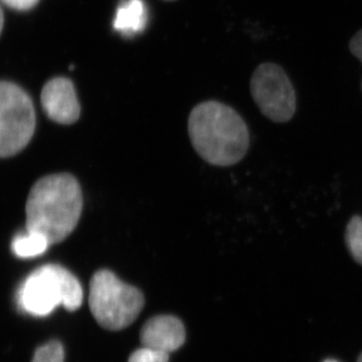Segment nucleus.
Instances as JSON below:
<instances>
[{"label":"nucleus","instance_id":"obj_1","mask_svg":"<svg viewBox=\"0 0 362 362\" xmlns=\"http://www.w3.org/2000/svg\"><path fill=\"white\" fill-rule=\"evenodd\" d=\"M82 211V188L75 176H45L33 185L26 201V232L59 244L77 228Z\"/></svg>","mask_w":362,"mask_h":362},{"label":"nucleus","instance_id":"obj_2","mask_svg":"<svg viewBox=\"0 0 362 362\" xmlns=\"http://www.w3.org/2000/svg\"><path fill=\"white\" fill-rule=\"evenodd\" d=\"M188 134L197 154L213 165H233L249 149L246 123L233 108L220 102H204L192 109Z\"/></svg>","mask_w":362,"mask_h":362},{"label":"nucleus","instance_id":"obj_3","mask_svg":"<svg viewBox=\"0 0 362 362\" xmlns=\"http://www.w3.org/2000/svg\"><path fill=\"white\" fill-rule=\"evenodd\" d=\"M83 288L75 275L59 265H45L33 272L18 293L21 310L35 317L49 315L58 306L76 311L82 306Z\"/></svg>","mask_w":362,"mask_h":362},{"label":"nucleus","instance_id":"obj_4","mask_svg":"<svg viewBox=\"0 0 362 362\" xmlns=\"http://www.w3.org/2000/svg\"><path fill=\"white\" fill-rule=\"evenodd\" d=\"M89 305L95 320L105 329L128 327L144 306V296L107 269L97 271L90 282Z\"/></svg>","mask_w":362,"mask_h":362},{"label":"nucleus","instance_id":"obj_5","mask_svg":"<svg viewBox=\"0 0 362 362\" xmlns=\"http://www.w3.org/2000/svg\"><path fill=\"white\" fill-rule=\"evenodd\" d=\"M35 112L30 96L11 82H0V158L20 153L32 140Z\"/></svg>","mask_w":362,"mask_h":362},{"label":"nucleus","instance_id":"obj_6","mask_svg":"<svg viewBox=\"0 0 362 362\" xmlns=\"http://www.w3.org/2000/svg\"><path fill=\"white\" fill-rule=\"evenodd\" d=\"M251 92L259 110L274 122H287L296 111V94L284 70L262 64L254 71Z\"/></svg>","mask_w":362,"mask_h":362},{"label":"nucleus","instance_id":"obj_7","mask_svg":"<svg viewBox=\"0 0 362 362\" xmlns=\"http://www.w3.org/2000/svg\"><path fill=\"white\" fill-rule=\"evenodd\" d=\"M40 102L45 113L54 122L71 125L80 118V103L70 78L57 77L47 81L42 88Z\"/></svg>","mask_w":362,"mask_h":362},{"label":"nucleus","instance_id":"obj_8","mask_svg":"<svg viewBox=\"0 0 362 362\" xmlns=\"http://www.w3.org/2000/svg\"><path fill=\"white\" fill-rule=\"evenodd\" d=\"M140 340L142 346L170 354L185 343V326L175 316H156L143 326Z\"/></svg>","mask_w":362,"mask_h":362},{"label":"nucleus","instance_id":"obj_9","mask_svg":"<svg viewBox=\"0 0 362 362\" xmlns=\"http://www.w3.org/2000/svg\"><path fill=\"white\" fill-rule=\"evenodd\" d=\"M147 9L143 0H124L116 11L114 30L126 37H132L145 30Z\"/></svg>","mask_w":362,"mask_h":362},{"label":"nucleus","instance_id":"obj_10","mask_svg":"<svg viewBox=\"0 0 362 362\" xmlns=\"http://www.w3.org/2000/svg\"><path fill=\"white\" fill-rule=\"evenodd\" d=\"M51 246L47 240L37 233H28L18 235L13 243L14 254L20 258L40 256Z\"/></svg>","mask_w":362,"mask_h":362},{"label":"nucleus","instance_id":"obj_11","mask_svg":"<svg viewBox=\"0 0 362 362\" xmlns=\"http://www.w3.org/2000/svg\"><path fill=\"white\" fill-rule=\"evenodd\" d=\"M346 244L352 257L362 265V218L354 216L346 230Z\"/></svg>","mask_w":362,"mask_h":362},{"label":"nucleus","instance_id":"obj_12","mask_svg":"<svg viewBox=\"0 0 362 362\" xmlns=\"http://www.w3.org/2000/svg\"><path fill=\"white\" fill-rule=\"evenodd\" d=\"M32 362H65V351L59 341H51L39 347Z\"/></svg>","mask_w":362,"mask_h":362},{"label":"nucleus","instance_id":"obj_13","mask_svg":"<svg viewBox=\"0 0 362 362\" xmlns=\"http://www.w3.org/2000/svg\"><path fill=\"white\" fill-rule=\"evenodd\" d=\"M169 354L143 346L133 352L128 362H168Z\"/></svg>","mask_w":362,"mask_h":362},{"label":"nucleus","instance_id":"obj_14","mask_svg":"<svg viewBox=\"0 0 362 362\" xmlns=\"http://www.w3.org/2000/svg\"><path fill=\"white\" fill-rule=\"evenodd\" d=\"M39 1L40 0H2L7 6L21 11H30L37 6Z\"/></svg>","mask_w":362,"mask_h":362},{"label":"nucleus","instance_id":"obj_15","mask_svg":"<svg viewBox=\"0 0 362 362\" xmlns=\"http://www.w3.org/2000/svg\"><path fill=\"white\" fill-rule=\"evenodd\" d=\"M349 49L351 54L362 63V30L350 40Z\"/></svg>","mask_w":362,"mask_h":362},{"label":"nucleus","instance_id":"obj_16","mask_svg":"<svg viewBox=\"0 0 362 362\" xmlns=\"http://www.w3.org/2000/svg\"><path fill=\"white\" fill-rule=\"evenodd\" d=\"M4 11H2L1 6H0V35H1L2 28H4Z\"/></svg>","mask_w":362,"mask_h":362},{"label":"nucleus","instance_id":"obj_17","mask_svg":"<svg viewBox=\"0 0 362 362\" xmlns=\"http://www.w3.org/2000/svg\"><path fill=\"white\" fill-rule=\"evenodd\" d=\"M323 362H339V361H335V359L328 358V359H325V361H324Z\"/></svg>","mask_w":362,"mask_h":362},{"label":"nucleus","instance_id":"obj_18","mask_svg":"<svg viewBox=\"0 0 362 362\" xmlns=\"http://www.w3.org/2000/svg\"><path fill=\"white\" fill-rule=\"evenodd\" d=\"M357 362H362V352L361 356H358V358H357Z\"/></svg>","mask_w":362,"mask_h":362},{"label":"nucleus","instance_id":"obj_19","mask_svg":"<svg viewBox=\"0 0 362 362\" xmlns=\"http://www.w3.org/2000/svg\"><path fill=\"white\" fill-rule=\"evenodd\" d=\"M169 1H173V0H169Z\"/></svg>","mask_w":362,"mask_h":362}]
</instances>
